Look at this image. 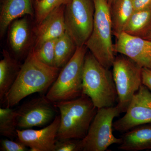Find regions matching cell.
Masks as SVG:
<instances>
[{"label": "cell", "mask_w": 151, "mask_h": 151, "mask_svg": "<svg viewBox=\"0 0 151 151\" xmlns=\"http://www.w3.org/2000/svg\"><path fill=\"white\" fill-rule=\"evenodd\" d=\"M135 10L151 9V0H132Z\"/></svg>", "instance_id": "27"}, {"label": "cell", "mask_w": 151, "mask_h": 151, "mask_svg": "<svg viewBox=\"0 0 151 151\" xmlns=\"http://www.w3.org/2000/svg\"><path fill=\"white\" fill-rule=\"evenodd\" d=\"M63 6L55 9L38 23L36 29L34 48L40 46L47 41L58 38L65 33L66 29Z\"/></svg>", "instance_id": "13"}, {"label": "cell", "mask_w": 151, "mask_h": 151, "mask_svg": "<svg viewBox=\"0 0 151 151\" xmlns=\"http://www.w3.org/2000/svg\"><path fill=\"white\" fill-rule=\"evenodd\" d=\"M38 1V0H36V1Z\"/></svg>", "instance_id": "30"}, {"label": "cell", "mask_w": 151, "mask_h": 151, "mask_svg": "<svg viewBox=\"0 0 151 151\" xmlns=\"http://www.w3.org/2000/svg\"><path fill=\"white\" fill-rule=\"evenodd\" d=\"M38 1H39V0H38Z\"/></svg>", "instance_id": "31"}, {"label": "cell", "mask_w": 151, "mask_h": 151, "mask_svg": "<svg viewBox=\"0 0 151 151\" xmlns=\"http://www.w3.org/2000/svg\"><path fill=\"white\" fill-rule=\"evenodd\" d=\"M93 1L94 6L93 29L85 45L102 65L110 69L116 57L112 40L110 6L106 0H93Z\"/></svg>", "instance_id": "4"}, {"label": "cell", "mask_w": 151, "mask_h": 151, "mask_svg": "<svg viewBox=\"0 0 151 151\" xmlns=\"http://www.w3.org/2000/svg\"><path fill=\"white\" fill-rule=\"evenodd\" d=\"M86 45L77 47L70 60L60 71L45 97L53 103L73 100L82 94V76Z\"/></svg>", "instance_id": "5"}, {"label": "cell", "mask_w": 151, "mask_h": 151, "mask_svg": "<svg viewBox=\"0 0 151 151\" xmlns=\"http://www.w3.org/2000/svg\"><path fill=\"white\" fill-rule=\"evenodd\" d=\"M29 25L26 19L15 20L11 24L9 33V41L13 51L22 54L29 42Z\"/></svg>", "instance_id": "19"}, {"label": "cell", "mask_w": 151, "mask_h": 151, "mask_svg": "<svg viewBox=\"0 0 151 151\" xmlns=\"http://www.w3.org/2000/svg\"><path fill=\"white\" fill-rule=\"evenodd\" d=\"M115 53L128 57L142 68L151 69V40L123 32L116 37Z\"/></svg>", "instance_id": "11"}, {"label": "cell", "mask_w": 151, "mask_h": 151, "mask_svg": "<svg viewBox=\"0 0 151 151\" xmlns=\"http://www.w3.org/2000/svg\"><path fill=\"white\" fill-rule=\"evenodd\" d=\"M0 61V102L4 104L7 94L17 77L21 65L4 50Z\"/></svg>", "instance_id": "16"}, {"label": "cell", "mask_w": 151, "mask_h": 151, "mask_svg": "<svg viewBox=\"0 0 151 151\" xmlns=\"http://www.w3.org/2000/svg\"><path fill=\"white\" fill-rule=\"evenodd\" d=\"M60 115L55 116L47 127L41 129H17V140L31 151H55L58 132L60 124Z\"/></svg>", "instance_id": "12"}, {"label": "cell", "mask_w": 151, "mask_h": 151, "mask_svg": "<svg viewBox=\"0 0 151 151\" xmlns=\"http://www.w3.org/2000/svg\"><path fill=\"white\" fill-rule=\"evenodd\" d=\"M60 70L42 62L30 52L22 64L4 104L6 107L12 108L30 94L46 92L54 83Z\"/></svg>", "instance_id": "1"}, {"label": "cell", "mask_w": 151, "mask_h": 151, "mask_svg": "<svg viewBox=\"0 0 151 151\" xmlns=\"http://www.w3.org/2000/svg\"><path fill=\"white\" fill-rule=\"evenodd\" d=\"M81 140L66 139L57 141L55 151H81Z\"/></svg>", "instance_id": "24"}, {"label": "cell", "mask_w": 151, "mask_h": 151, "mask_svg": "<svg viewBox=\"0 0 151 151\" xmlns=\"http://www.w3.org/2000/svg\"><path fill=\"white\" fill-rule=\"evenodd\" d=\"M74 41L66 31L57 39L55 47V66L61 69L73 56L77 49Z\"/></svg>", "instance_id": "20"}, {"label": "cell", "mask_w": 151, "mask_h": 151, "mask_svg": "<svg viewBox=\"0 0 151 151\" xmlns=\"http://www.w3.org/2000/svg\"><path fill=\"white\" fill-rule=\"evenodd\" d=\"M121 113L116 105L99 108L86 137L81 140V151H105L114 144L120 145L122 138L113 134V120Z\"/></svg>", "instance_id": "6"}, {"label": "cell", "mask_w": 151, "mask_h": 151, "mask_svg": "<svg viewBox=\"0 0 151 151\" xmlns=\"http://www.w3.org/2000/svg\"><path fill=\"white\" fill-rule=\"evenodd\" d=\"M60 113L57 139H82L86 137L98 108L85 94L73 100L53 103Z\"/></svg>", "instance_id": "2"}, {"label": "cell", "mask_w": 151, "mask_h": 151, "mask_svg": "<svg viewBox=\"0 0 151 151\" xmlns=\"http://www.w3.org/2000/svg\"><path fill=\"white\" fill-rule=\"evenodd\" d=\"M107 1V2L108 3V4L110 6V5L111 4V3L113 2V1L114 0H106Z\"/></svg>", "instance_id": "28"}, {"label": "cell", "mask_w": 151, "mask_h": 151, "mask_svg": "<svg viewBox=\"0 0 151 151\" xmlns=\"http://www.w3.org/2000/svg\"><path fill=\"white\" fill-rule=\"evenodd\" d=\"M93 0H70L65 5L66 32L77 47L85 45L92 33L94 23Z\"/></svg>", "instance_id": "8"}, {"label": "cell", "mask_w": 151, "mask_h": 151, "mask_svg": "<svg viewBox=\"0 0 151 151\" xmlns=\"http://www.w3.org/2000/svg\"><path fill=\"white\" fill-rule=\"evenodd\" d=\"M17 110L6 107L0 108V134L14 139L17 134Z\"/></svg>", "instance_id": "21"}, {"label": "cell", "mask_w": 151, "mask_h": 151, "mask_svg": "<svg viewBox=\"0 0 151 151\" xmlns=\"http://www.w3.org/2000/svg\"><path fill=\"white\" fill-rule=\"evenodd\" d=\"M113 35L124 32L135 10L132 0H114L110 6Z\"/></svg>", "instance_id": "17"}, {"label": "cell", "mask_w": 151, "mask_h": 151, "mask_svg": "<svg viewBox=\"0 0 151 151\" xmlns=\"http://www.w3.org/2000/svg\"><path fill=\"white\" fill-rule=\"evenodd\" d=\"M70 0H39L36 1V17L38 23L58 7L66 5Z\"/></svg>", "instance_id": "23"}, {"label": "cell", "mask_w": 151, "mask_h": 151, "mask_svg": "<svg viewBox=\"0 0 151 151\" xmlns=\"http://www.w3.org/2000/svg\"><path fill=\"white\" fill-rule=\"evenodd\" d=\"M28 147L18 140L3 139L1 141L0 150L2 151H26Z\"/></svg>", "instance_id": "25"}, {"label": "cell", "mask_w": 151, "mask_h": 151, "mask_svg": "<svg viewBox=\"0 0 151 151\" xmlns=\"http://www.w3.org/2000/svg\"><path fill=\"white\" fill-rule=\"evenodd\" d=\"M146 39L149 40H151V33L146 38Z\"/></svg>", "instance_id": "29"}, {"label": "cell", "mask_w": 151, "mask_h": 151, "mask_svg": "<svg viewBox=\"0 0 151 151\" xmlns=\"http://www.w3.org/2000/svg\"><path fill=\"white\" fill-rule=\"evenodd\" d=\"M124 32L146 39L151 33V9L135 10Z\"/></svg>", "instance_id": "18"}, {"label": "cell", "mask_w": 151, "mask_h": 151, "mask_svg": "<svg viewBox=\"0 0 151 151\" xmlns=\"http://www.w3.org/2000/svg\"><path fill=\"white\" fill-rule=\"evenodd\" d=\"M142 84L145 85L151 92V69L142 68Z\"/></svg>", "instance_id": "26"}, {"label": "cell", "mask_w": 151, "mask_h": 151, "mask_svg": "<svg viewBox=\"0 0 151 151\" xmlns=\"http://www.w3.org/2000/svg\"><path fill=\"white\" fill-rule=\"evenodd\" d=\"M34 14L32 0H3L0 12V35L2 37L15 20Z\"/></svg>", "instance_id": "14"}, {"label": "cell", "mask_w": 151, "mask_h": 151, "mask_svg": "<svg viewBox=\"0 0 151 151\" xmlns=\"http://www.w3.org/2000/svg\"><path fill=\"white\" fill-rule=\"evenodd\" d=\"M118 149L125 151L151 150V124L140 125L125 132Z\"/></svg>", "instance_id": "15"}, {"label": "cell", "mask_w": 151, "mask_h": 151, "mask_svg": "<svg viewBox=\"0 0 151 151\" xmlns=\"http://www.w3.org/2000/svg\"><path fill=\"white\" fill-rule=\"evenodd\" d=\"M112 67L118 95L116 106L121 113H125L132 98L142 84V68L122 54L116 57Z\"/></svg>", "instance_id": "7"}, {"label": "cell", "mask_w": 151, "mask_h": 151, "mask_svg": "<svg viewBox=\"0 0 151 151\" xmlns=\"http://www.w3.org/2000/svg\"><path fill=\"white\" fill-rule=\"evenodd\" d=\"M82 94L89 97L98 109L115 106L118 101L113 73L90 52L86 53L84 59Z\"/></svg>", "instance_id": "3"}, {"label": "cell", "mask_w": 151, "mask_h": 151, "mask_svg": "<svg viewBox=\"0 0 151 151\" xmlns=\"http://www.w3.org/2000/svg\"><path fill=\"white\" fill-rule=\"evenodd\" d=\"M151 124V92L141 85L132 98L125 115L113 122V129L125 133L135 127Z\"/></svg>", "instance_id": "9"}, {"label": "cell", "mask_w": 151, "mask_h": 151, "mask_svg": "<svg viewBox=\"0 0 151 151\" xmlns=\"http://www.w3.org/2000/svg\"><path fill=\"white\" fill-rule=\"evenodd\" d=\"M55 108L45 96L28 101L17 110V127L27 129L45 126L54 120Z\"/></svg>", "instance_id": "10"}, {"label": "cell", "mask_w": 151, "mask_h": 151, "mask_svg": "<svg viewBox=\"0 0 151 151\" xmlns=\"http://www.w3.org/2000/svg\"><path fill=\"white\" fill-rule=\"evenodd\" d=\"M57 39L50 40L40 46L34 48L32 51L39 60L49 66H55V47Z\"/></svg>", "instance_id": "22"}]
</instances>
